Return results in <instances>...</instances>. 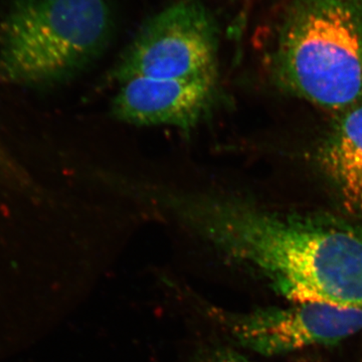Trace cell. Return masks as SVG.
Returning a JSON list of instances; mask_svg holds the SVG:
<instances>
[{"instance_id": "obj_1", "label": "cell", "mask_w": 362, "mask_h": 362, "mask_svg": "<svg viewBox=\"0 0 362 362\" xmlns=\"http://www.w3.org/2000/svg\"><path fill=\"white\" fill-rule=\"evenodd\" d=\"M180 209L185 225L251 259L294 303L362 310L361 226L226 195L187 194Z\"/></svg>"}, {"instance_id": "obj_2", "label": "cell", "mask_w": 362, "mask_h": 362, "mask_svg": "<svg viewBox=\"0 0 362 362\" xmlns=\"http://www.w3.org/2000/svg\"><path fill=\"white\" fill-rule=\"evenodd\" d=\"M283 89L328 109L362 101V0H295L272 56Z\"/></svg>"}, {"instance_id": "obj_3", "label": "cell", "mask_w": 362, "mask_h": 362, "mask_svg": "<svg viewBox=\"0 0 362 362\" xmlns=\"http://www.w3.org/2000/svg\"><path fill=\"white\" fill-rule=\"evenodd\" d=\"M113 26L108 0H13L0 21V80L70 78L104 52Z\"/></svg>"}, {"instance_id": "obj_4", "label": "cell", "mask_w": 362, "mask_h": 362, "mask_svg": "<svg viewBox=\"0 0 362 362\" xmlns=\"http://www.w3.org/2000/svg\"><path fill=\"white\" fill-rule=\"evenodd\" d=\"M218 23L197 0H183L150 18L112 71L117 85L137 77L218 75Z\"/></svg>"}, {"instance_id": "obj_5", "label": "cell", "mask_w": 362, "mask_h": 362, "mask_svg": "<svg viewBox=\"0 0 362 362\" xmlns=\"http://www.w3.org/2000/svg\"><path fill=\"white\" fill-rule=\"evenodd\" d=\"M221 97L218 76L185 78L137 77L118 85L112 113L136 126L192 130L213 113Z\"/></svg>"}, {"instance_id": "obj_6", "label": "cell", "mask_w": 362, "mask_h": 362, "mask_svg": "<svg viewBox=\"0 0 362 362\" xmlns=\"http://www.w3.org/2000/svg\"><path fill=\"white\" fill-rule=\"evenodd\" d=\"M361 331L362 310L313 302L264 311L246 323L249 341L268 354L332 344Z\"/></svg>"}, {"instance_id": "obj_7", "label": "cell", "mask_w": 362, "mask_h": 362, "mask_svg": "<svg viewBox=\"0 0 362 362\" xmlns=\"http://www.w3.org/2000/svg\"><path fill=\"white\" fill-rule=\"evenodd\" d=\"M321 162L343 206L362 216V104L340 117L321 149Z\"/></svg>"}, {"instance_id": "obj_8", "label": "cell", "mask_w": 362, "mask_h": 362, "mask_svg": "<svg viewBox=\"0 0 362 362\" xmlns=\"http://www.w3.org/2000/svg\"><path fill=\"white\" fill-rule=\"evenodd\" d=\"M190 362H251L244 356L223 347H204L194 354Z\"/></svg>"}]
</instances>
